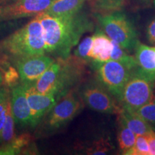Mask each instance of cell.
Masks as SVG:
<instances>
[{"instance_id": "cell-15", "label": "cell", "mask_w": 155, "mask_h": 155, "mask_svg": "<svg viewBox=\"0 0 155 155\" xmlns=\"http://www.w3.org/2000/svg\"><path fill=\"white\" fill-rule=\"evenodd\" d=\"M118 118L119 121L131 129L136 135H145L153 130L152 126L141 119L140 116L123 108L118 114Z\"/></svg>"}, {"instance_id": "cell-13", "label": "cell", "mask_w": 155, "mask_h": 155, "mask_svg": "<svg viewBox=\"0 0 155 155\" xmlns=\"http://www.w3.org/2000/svg\"><path fill=\"white\" fill-rule=\"evenodd\" d=\"M112 51L111 39L104 31L98 29L93 35V44L91 50L90 61L98 65L111 60Z\"/></svg>"}, {"instance_id": "cell-1", "label": "cell", "mask_w": 155, "mask_h": 155, "mask_svg": "<svg viewBox=\"0 0 155 155\" xmlns=\"http://www.w3.org/2000/svg\"><path fill=\"white\" fill-rule=\"evenodd\" d=\"M42 28L46 54L57 59H67L81 37L94 28L93 22L84 13L55 16L42 12L36 16Z\"/></svg>"}, {"instance_id": "cell-16", "label": "cell", "mask_w": 155, "mask_h": 155, "mask_svg": "<svg viewBox=\"0 0 155 155\" xmlns=\"http://www.w3.org/2000/svg\"><path fill=\"white\" fill-rule=\"evenodd\" d=\"M85 0H55L45 12L55 16L71 15L79 12Z\"/></svg>"}, {"instance_id": "cell-9", "label": "cell", "mask_w": 155, "mask_h": 155, "mask_svg": "<svg viewBox=\"0 0 155 155\" xmlns=\"http://www.w3.org/2000/svg\"><path fill=\"white\" fill-rule=\"evenodd\" d=\"M55 0H16L2 7V20H12L24 17L37 16L47 11Z\"/></svg>"}, {"instance_id": "cell-17", "label": "cell", "mask_w": 155, "mask_h": 155, "mask_svg": "<svg viewBox=\"0 0 155 155\" xmlns=\"http://www.w3.org/2000/svg\"><path fill=\"white\" fill-rule=\"evenodd\" d=\"M31 137L29 134H22L15 137L11 141L0 147V155L18 154L22 152V148L28 146Z\"/></svg>"}, {"instance_id": "cell-20", "label": "cell", "mask_w": 155, "mask_h": 155, "mask_svg": "<svg viewBox=\"0 0 155 155\" xmlns=\"http://www.w3.org/2000/svg\"><path fill=\"white\" fill-rule=\"evenodd\" d=\"M140 116L149 124L155 127V96L153 95L152 98L147 104L141 106L140 108L133 112Z\"/></svg>"}, {"instance_id": "cell-27", "label": "cell", "mask_w": 155, "mask_h": 155, "mask_svg": "<svg viewBox=\"0 0 155 155\" xmlns=\"http://www.w3.org/2000/svg\"><path fill=\"white\" fill-rule=\"evenodd\" d=\"M0 67H2V71H4L3 78L5 80V84L10 87L15 86L19 77L18 71H17L16 68L9 65L7 68H5V67L2 65H0Z\"/></svg>"}, {"instance_id": "cell-10", "label": "cell", "mask_w": 155, "mask_h": 155, "mask_svg": "<svg viewBox=\"0 0 155 155\" xmlns=\"http://www.w3.org/2000/svg\"><path fill=\"white\" fill-rule=\"evenodd\" d=\"M55 61V58L47 54L16 60L21 82L22 84L34 83Z\"/></svg>"}, {"instance_id": "cell-12", "label": "cell", "mask_w": 155, "mask_h": 155, "mask_svg": "<svg viewBox=\"0 0 155 155\" xmlns=\"http://www.w3.org/2000/svg\"><path fill=\"white\" fill-rule=\"evenodd\" d=\"M11 108L15 123L23 127H32L31 111L22 85L15 86L12 90Z\"/></svg>"}, {"instance_id": "cell-6", "label": "cell", "mask_w": 155, "mask_h": 155, "mask_svg": "<svg viewBox=\"0 0 155 155\" xmlns=\"http://www.w3.org/2000/svg\"><path fill=\"white\" fill-rule=\"evenodd\" d=\"M96 67L98 81L119 102L123 89L134 70L113 60H109Z\"/></svg>"}, {"instance_id": "cell-19", "label": "cell", "mask_w": 155, "mask_h": 155, "mask_svg": "<svg viewBox=\"0 0 155 155\" xmlns=\"http://www.w3.org/2000/svg\"><path fill=\"white\" fill-rule=\"evenodd\" d=\"M137 135L131 129L124 124L119 120V127H118L117 139L119 147L122 154H124L126 152L130 150L135 143Z\"/></svg>"}, {"instance_id": "cell-8", "label": "cell", "mask_w": 155, "mask_h": 155, "mask_svg": "<svg viewBox=\"0 0 155 155\" xmlns=\"http://www.w3.org/2000/svg\"><path fill=\"white\" fill-rule=\"evenodd\" d=\"M83 102L94 111L102 114H119L121 108L116 104L114 97L99 81H92L81 91Z\"/></svg>"}, {"instance_id": "cell-5", "label": "cell", "mask_w": 155, "mask_h": 155, "mask_svg": "<svg viewBox=\"0 0 155 155\" xmlns=\"http://www.w3.org/2000/svg\"><path fill=\"white\" fill-rule=\"evenodd\" d=\"M99 25L112 40L118 42L124 49L132 51L139 42L137 32L131 22L124 13L112 11L104 15H97Z\"/></svg>"}, {"instance_id": "cell-23", "label": "cell", "mask_w": 155, "mask_h": 155, "mask_svg": "<svg viewBox=\"0 0 155 155\" xmlns=\"http://www.w3.org/2000/svg\"><path fill=\"white\" fill-rule=\"evenodd\" d=\"M92 44L93 35L87 36L83 39L81 42H79L76 49L75 50L74 55L75 57L82 61H90L89 55L92 48Z\"/></svg>"}, {"instance_id": "cell-32", "label": "cell", "mask_w": 155, "mask_h": 155, "mask_svg": "<svg viewBox=\"0 0 155 155\" xmlns=\"http://www.w3.org/2000/svg\"><path fill=\"white\" fill-rule=\"evenodd\" d=\"M142 1H144V2H148V1H150V0H142Z\"/></svg>"}, {"instance_id": "cell-3", "label": "cell", "mask_w": 155, "mask_h": 155, "mask_svg": "<svg viewBox=\"0 0 155 155\" xmlns=\"http://www.w3.org/2000/svg\"><path fill=\"white\" fill-rule=\"evenodd\" d=\"M1 49L14 59L46 54L42 28L39 19L31 20L1 42Z\"/></svg>"}, {"instance_id": "cell-22", "label": "cell", "mask_w": 155, "mask_h": 155, "mask_svg": "<svg viewBox=\"0 0 155 155\" xmlns=\"http://www.w3.org/2000/svg\"><path fill=\"white\" fill-rule=\"evenodd\" d=\"M15 119L13 116L12 111L11 108V101L7 111V119L5 127H4L2 134V144L9 142L15 138Z\"/></svg>"}, {"instance_id": "cell-11", "label": "cell", "mask_w": 155, "mask_h": 155, "mask_svg": "<svg viewBox=\"0 0 155 155\" xmlns=\"http://www.w3.org/2000/svg\"><path fill=\"white\" fill-rule=\"evenodd\" d=\"M24 88L27 100L31 111L32 127H35L40 123L45 116L47 115L51 108L61 99L55 95L43 94L35 88L32 83L22 84Z\"/></svg>"}, {"instance_id": "cell-28", "label": "cell", "mask_w": 155, "mask_h": 155, "mask_svg": "<svg viewBox=\"0 0 155 155\" xmlns=\"http://www.w3.org/2000/svg\"><path fill=\"white\" fill-rule=\"evenodd\" d=\"M146 36L150 43L155 45V17L147 25Z\"/></svg>"}, {"instance_id": "cell-24", "label": "cell", "mask_w": 155, "mask_h": 155, "mask_svg": "<svg viewBox=\"0 0 155 155\" xmlns=\"http://www.w3.org/2000/svg\"><path fill=\"white\" fill-rule=\"evenodd\" d=\"M114 148L111 141L108 138H100L94 141L93 144L86 150L88 154H106Z\"/></svg>"}, {"instance_id": "cell-29", "label": "cell", "mask_w": 155, "mask_h": 155, "mask_svg": "<svg viewBox=\"0 0 155 155\" xmlns=\"http://www.w3.org/2000/svg\"><path fill=\"white\" fill-rule=\"evenodd\" d=\"M150 148V155H155V132L154 130L145 134Z\"/></svg>"}, {"instance_id": "cell-18", "label": "cell", "mask_w": 155, "mask_h": 155, "mask_svg": "<svg viewBox=\"0 0 155 155\" xmlns=\"http://www.w3.org/2000/svg\"><path fill=\"white\" fill-rule=\"evenodd\" d=\"M111 42L112 51L111 60L119 62L131 70H134L138 68V65H137L134 56L129 55L127 53V50L124 49L118 42L112 40Z\"/></svg>"}, {"instance_id": "cell-4", "label": "cell", "mask_w": 155, "mask_h": 155, "mask_svg": "<svg viewBox=\"0 0 155 155\" xmlns=\"http://www.w3.org/2000/svg\"><path fill=\"white\" fill-rule=\"evenodd\" d=\"M154 85V75L137 68L123 89L118 102L119 106L126 111L134 112L152 98Z\"/></svg>"}, {"instance_id": "cell-26", "label": "cell", "mask_w": 155, "mask_h": 155, "mask_svg": "<svg viewBox=\"0 0 155 155\" xmlns=\"http://www.w3.org/2000/svg\"><path fill=\"white\" fill-rule=\"evenodd\" d=\"M98 9L104 11H114L119 8L124 0H92Z\"/></svg>"}, {"instance_id": "cell-21", "label": "cell", "mask_w": 155, "mask_h": 155, "mask_svg": "<svg viewBox=\"0 0 155 155\" xmlns=\"http://www.w3.org/2000/svg\"><path fill=\"white\" fill-rule=\"evenodd\" d=\"M11 101V95L5 88H0V144H2V134L7 119V111Z\"/></svg>"}, {"instance_id": "cell-7", "label": "cell", "mask_w": 155, "mask_h": 155, "mask_svg": "<svg viewBox=\"0 0 155 155\" xmlns=\"http://www.w3.org/2000/svg\"><path fill=\"white\" fill-rule=\"evenodd\" d=\"M83 106V99L73 91H70L47 114L46 126L56 129L66 124L77 115Z\"/></svg>"}, {"instance_id": "cell-14", "label": "cell", "mask_w": 155, "mask_h": 155, "mask_svg": "<svg viewBox=\"0 0 155 155\" xmlns=\"http://www.w3.org/2000/svg\"><path fill=\"white\" fill-rule=\"evenodd\" d=\"M134 57L139 68L155 76V47L137 42L134 48Z\"/></svg>"}, {"instance_id": "cell-25", "label": "cell", "mask_w": 155, "mask_h": 155, "mask_svg": "<svg viewBox=\"0 0 155 155\" xmlns=\"http://www.w3.org/2000/svg\"><path fill=\"white\" fill-rule=\"evenodd\" d=\"M124 154L150 155V148L145 135H137L134 146L126 152Z\"/></svg>"}, {"instance_id": "cell-31", "label": "cell", "mask_w": 155, "mask_h": 155, "mask_svg": "<svg viewBox=\"0 0 155 155\" xmlns=\"http://www.w3.org/2000/svg\"><path fill=\"white\" fill-rule=\"evenodd\" d=\"M153 3H154V7H155V0H153Z\"/></svg>"}, {"instance_id": "cell-2", "label": "cell", "mask_w": 155, "mask_h": 155, "mask_svg": "<svg viewBox=\"0 0 155 155\" xmlns=\"http://www.w3.org/2000/svg\"><path fill=\"white\" fill-rule=\"evenodd\" d=\"M68 58L56 60L32 83L35 88L41 94H52L60 98L69 92V88L81 77V68L80 64L70 61Z\"/></svg>"}, {"instance_id": "cell-30", "label": "cell", "mask_w": 155, "mask_h": 155, "mask_svg": "<svg viewBox=\"0 0 155 155\" xmlns=\"http://www.w3.org/2000/svg\"><path fill=\"white\" fill-rule=\"evenodd\" d=\"M1 8H2V7H0V22H2V17H1Z\"/></svg>"}]
</instances>
